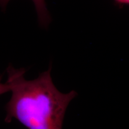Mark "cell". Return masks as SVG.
I'll list each match as a JSON object with an SVG mask.
<instances>
[{"mask_svg": "<svg viewBox=\"0 0 129 129\" xmlns=\"http://www.w3.org/2000/svg\"><path fill=\"white\" fill-rule=\"evenodd\" d=\"M7 71L12 97L6 105L5 121L16 119L28 129H62L67 108L76 91H59L53 83L51 67L32 80L25 78L23 68L10 66Z\"/></svg>", "mask_w": 129, "mask_h": 129, "instance_id": "obj_1", "label": "cell"}, {"mask_svg": "<svg viewBox=\"0 0 129 129\" xmlns=\"http://www.w3.org/2000/svg\"><path fill=\"white\" fill-rule=\"evenodd\" d=\"M34 4L35 10L38 16L39 24L43 28H46L51 22V16L47 8L45 0H32ZM10 0H0V7L6 9Z\"/></svg>", "mask_w": 129, "mask_h": 129, "instance_id": "obj_2", "label": "cell"}, {"mask_svg": "<svg viewBox=\"0 0 129 129\" xmlns=\"http://www.w3.org/2000/svg\"><path fill=\"white\" fill-rule=\"evenodd\" d=\"M1 77H0V95L10 91L9 84L7 83H3L1 81Z\"/></svg>", "mask_w": 129, "mask_h": 129, "instance_id": "obj_3", "label": "cell"}, {"mask_svg": "<svg viewBox=\"0 0 129 129\" xmlns=\"http://www.w3.org/2000/svg\"><path fill=\"white\" fill-rule=\"evenodd\" d=\"M114 1L120 9L123 7L124 6L129 4V0H114Z\"/></svg>", "mask_w": 129, "mask_h": 129, "instance_id": "obj_4", "label": "cell"}]
</instances>
